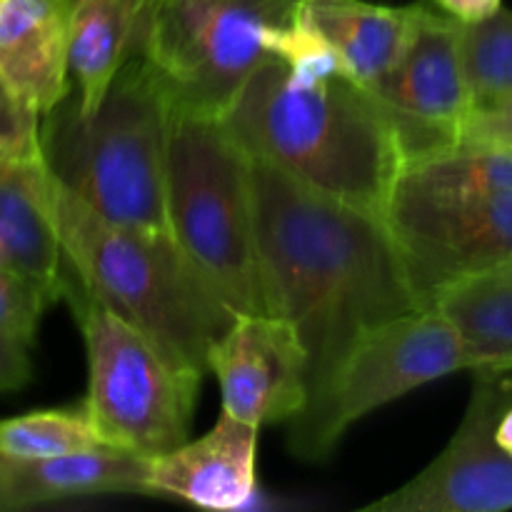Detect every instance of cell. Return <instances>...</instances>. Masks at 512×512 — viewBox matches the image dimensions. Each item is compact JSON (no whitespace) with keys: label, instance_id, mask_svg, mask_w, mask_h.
<instances>
[{"label":"cell","instance_id":"obj_1","mask_svg":"<svg viewBox=\"0 0 512 512\" xmlns=\"http://www.w3.org/2000/svg\"><path fill=\"white\" fill-rule=\"evenodd\" d=\"M253 195L265 303L298 330L313 395L365 333L428 305L383 215L308 188L260 158Z\"/></svg>","mask_w":512,"mask_h":512},{"label":"cell","instance_id":"obj_2","mask_svg":"<svg viewBox=\"0 0 512 512\" xmlns=\"http://www.w3.org/2000/svg\"><path fill=\"white\" fill-rule=\"evenodd\" d=\"M223 118L253 158L385 218L403 150L380 100L350 75L300 85L268 55Z\"/></svg>","mask_w":512,"mask_h":512},{"label":"cell","instance_id":"obj_3","mask_svg":"<svg viewBox=\"0 0 512 512\" xmlns=\"http://www.w3.org/2000/svg\"><path fill=\"white\" fill-rule=\"evenodd\" d=\"M50 218L65 265L98 303L148 335L173 363L208 373V353L235 313L170 233L105 220L48 170Z\"/></svg>","mask_w":512,"mask_h":512},{"label":"cell","instance_id":"obj_4","mask_svg":"<svg viewBox=\"0 0 512 512\" xmlns=\"http://www.w3.org/2000/svg\"><path fill=\"white\" fill-rule=\"evenodd\" d=\"M173 98L135 50L90 113L68 98L40 123L43 160L55 180L105 220L170 233L168 148Z\"/></svg>","mask_w":512,"mask_h":512},{"label":"cell","instance_id":"obj_5","mask_svg":"<svg viewBox=\"0 0 512 512\" xmlns=\"http://www.w3.org/2000/svg\"><path fill=\"white\" fill-rule=\"evenodd\" d=\"M168 225L233 313H268L255 228L253 158L220 115L173 108Z\"/></svg>","mask_w":512,"mask_h":512},{"label":"cell","instance_id":"obj_6","mask_svg":"<svg viewBox=\"0 0 512 512\" xmlns=\"http://www.w3.org/2000/svg\"><path fill=\"white\" fill-rule=\"evenodd\" d=\"M63 300L88 358L83 408L103 445L153 460L188 440L203 373L173 363L148 335L93 298L68 270Z\"/></svg>","mask_w":512,"mask_h":512},{"label":"cell","instance_id":"obj_7","mask_svg":"<svg viewBox=\"0 0 512 512\" xmlns=\"http://www.w3.org/2000/svg\"><path fill=\"white\" fill-rule=\"evenodd\" d=\"M460 370L478 373V360L435 305L390 320L365 333L313 390L303 413L290 420V453L323 463L350 425Z\"/></svg>","mask_w":512,"mask_h":512},{"label":"cell","instance_id":"obj_8","mask_svg":"<svg viewBox=\"0 0 512 512\" xmlns=\"http://www.w3.org/2000/svg\"><path fill=\"white\" fill-rule=\"evenodd\" d=\"M300 0H148L138 53L175 110L220 115L268 58L265 38L298 15Z\"/></svg>","mask_w":512,"mask_h":512},{"label":"cell","instance_id":"obj_9","mask_svg":"<svg viewBox=\"0 0 512 512\" xmlns=\"http://www.w3.org/2000/svg\"><path fill=\"white\" fill-rule=\"evenodd\" d=\"M423 305L465 275L512 263V195L395 185L385 210Z\"/></svg>","mask_w":512,"mask_h":512},{"label":"cell","instance_id":"obj_10","mask_svg":"<svg viewBox=\"0 0 512 512\" xmlns=\"http://www.w3.org/2000/svg\"><path fill=\"white\" fill-rule=\"evenodd\" d=\"M370 93L393 123L405 165L463 143L475 103L465 78L460 20L415 5L413 30L398 63Z\"/></svg>","mask_w":512,"mask_h":512},{"label":"cell","instance_id":"obj_11","mask_svg":"<svg viewBox=\"0 0 512 512\" xmlns=\"http://www.w3.org/2000/svg\"><path fill=\"white\" fill-rule=\"evenodd\" d=\"M510 378L475 373L473 398L443 453L363 512L512 510V458L495 438L500 415L512 403Z\"/></svg>","mask_w":512,"mask_h":512},{"label":"cell","instance_id":"obj_12","mask_svg":"<svg viewBox=\"0 0 512 512\" xmlns=\"http://www.w3.org/2000/svg\"><path fill=\"white\" fill-rule=\"evenodd\" d=\"M223 413L250 425L290 423L310 400V358L290 320L275 313H235L208 353Z\"/></svg>","mask_w":512,"mask_h":512},{"label":"cell","instance_id":"obj_13","mask_svg":"<svg viewBox=\"0 0 512 512\" xmlns=\"http://www.w3.org/2000/svg\"><path fill=\"white\" fill-rule=\"evenodd\" d=\"M258 425L223 413L218 423L150 460V493L203 510H240L255 498Z\"/></svg>","mask_w":512,"mask_h":512},{"label":"cell","instance_id":"obj_14","mask_svg":"<svg viewBox=\"0 0 512 512\" xmlns=\"http://www.w3.org/2000/svg\"><path fill=\"white\" fill-rule=\"evenodd\" d=\"M70 0H0V75L40 115L73 90Z\"/></svg>","mask_w":512,"mask_h":512},{"label":"cell","instance_id":"obj_15","mask_svg":"<svg viewBox=\"0 0 512 512\" xmlns=\"http://www.w3.org/2000/svg\"><path fill=\"white\" fill-rule=\"evenodd\" d=\"M0 483L8 510L98 495H153L150 460L110 445L55 458H0Z\"/></svg>","mask_w":512,"mask_h":512},{"label":"cell","instance_id":"obj_16","mask_svg":"<svg viewBox=\"0 0 512 512\" xmlns=\"http://www.w3.org/2000/svg\"><path fill=\"white\" fill-rule=\"evenodd\" d=\"M45 178V160L0 158V263L58 303L68 285V265L50 218Z\"/></svg>","mask_w":512,"mask_h":512},{"label":"cell","instance_id":"obj_17","mask_svg":"<svg viewBox=\"0 0 512 512\" xmlns=\"http://www.w3.org/2000/svg\"><path fill=\"white\" fill-rule=\"evenodd\" d=\"M298 15L330 40L355 83L373 90L403 53L415 20V5L368 0H300Z\"/></svg>","mask_w":512,"mask_h":512},{"label":"cell","instance_id":"obj_18","mask_svg":"<svg viewBox=\"0 0 512 512\" xmlns=\"http://www.w3.org/2000/svg\"><path fill=\"white\" fill-rule=\"evenodd\" d=\"M145 5L148 0H70V80L83 113L103 103L115 75L138 50Z\"/></svg>","mask_w":512,"mask_h":512},{"label":"cell","instance_id":"obj_19","mask_svg":"<svg viewBox=\"0 0 512 512\" xmlns=\"http://www.w3.org/2000/svg\"><path fill=\"white\" fill-rule=\"evenodd\" d=\"M430 305L463 335L478 373L512 375V263L453 280Z\"/></svg>","mask_w":512,"mask_h":512},{"label":"cell","instance_id":"obj_20","mask_svg":"<svg viewBox=\"0 0 512 512\" xmlns=\"http://www.w3.org/2000/svg\"><path fill=\"white\" fill-rule=\"evenodd\" d=\"M398 183L428 193L512 195V148L460 143L408 163Z\"/></svg>","mask_w":512,"mask_h":512},{"label":"cell","instance_id":"obj_21","mask_svg":"<svg viewBox=\"0 0 512 512\" xmlns=\"http://www.w3.org/2000/svg\"><path fill=\"white\" fill-rule=\"evenodd\" d=\"M83 403L78 408L33 410L0 420V458L35 460L100 448Z\"/></svg>","mask_w":512,"mask_h":512},{"label":"cell","instance_id":"obj_22","mask_svg":"<svg viewBox=\"0 0 512 512\" xmlns=\"http://www.w3.org/2000/svg\"><path fill=\"white\" fill-rule=\"evenodd\" d=\"M460 48L475 108L512 98V10L498 8L473 23L460 20Z\"/></svg>","mask_w":512,"mask_h":512},{"label":"cell","instance_id":"obj_23","mask_svg":"<svg viewBox=\"0 0 512 512\" xmlns=\"http://www.w3.org/2000/svg\"><path fill=\"white\" fill-rule=\"evenodd\" d=\"M265 50L278 58L288 68L290 78L300 85H315L335 75H348L338 50L300 15L270 30L265 38Z\"/></svg>","mask_w":512,"mask_h":512},{"label":"cell","instance_id":"obj_24","mask_svg":"<svg viewBox=\"0 0 512 512\" xmlns=\"http://www.w3.org/2000/svg\"><path fill=\"white\" fill-rule=\"evenodd\" d=\"M48 305H53V300L43 290L0 265V340L33 348Z\"/></svg>","mask_w":512,"mask_h":512},{"label":"cell","instance_id":"obj_25","mask_svg":"<svg viewBox=\"0 0 512 512\" xmlns=\"http://www.w3.org/2000/svg\"><path fill=\"white\" fill-rule=\"evenodd\" d=\"M40 118L0 75V158L15 163H40Z\"/></svg>","mask_w":512,"mask_h":512},{"label":"cell","instance_id":"obj_26","mask_svg":"<svg viewBox=\"0 0 512 512\" xmlns=\"http://www.w3.org/2000/svg\"><path fill=\"white\" fill-rule=\"evenodd\" d=\"M463 143L512 148V98L475 108L468 125H465Z\"/></svg>","mask_w":512,"mask_h":512},{"label":"cell","instance_id":"obj_27","mask_svg":"<svg viewBox=\"0 0 512 512\" xmlns=\"http://www.w3.org/2000/svg\"><path fill=\"white\" fill-rule=\"evenodd\" d=\"M30 348L0 340V393L20 390L30 380Z\"/></svg>","mask_w":512,"mask_h":512},{"label":"cell","instance_id":"obj_28","mask_svg":"<svg viewBox=\"0 0 512 512\" xmlns=\"http://www.w3.org/2000/svg\"><path fill=\"white\" fill-rule=\"evenodd\" d=\"M495 438H498L500 448L512 458V403L503 410L498 420V428H495Z\"/></svg>","mask_w":512,"mask_h":512},{"label":"cell","instance_id":"obj_29","mask_svg":"<svg viewBox=\"0 0 512 512\" xmlns=\"http://www.w3.org/2000/svg\"><path fill=\"white\" fill-rule=\"evenodd\" d=\"M0 512H8V503H5V493H3V483H0Z\"/></svg>","mask_w":512,"mask_h":512},{"label":"cell","instance_id":"obj_30","mask_svg":"<svg viewBox=\"0 0 512 512\" xmlns=\"http://www.w3.org/2000/svg\"><path fill=\"white\" fill-rule=\"evenodd\" d=\"M438 3H440V8H443V10H448V5L453 3V0H438Z\"/></svg>","mask_w":512,"mask_h":512},{"label":"cell","instance_id":"obj_31","mask_svg":"<svg viewBox=\"0 0 512 512\" xmlns=\"http://www.w3.org/2000/svg\"><path fill=\"white\" fill-rule=\"evenodd\" d=\"M0 265H3V263H0ZM3 268H5V265H3Z\"/></svg>","mask_w":512,"mask_h":512}]
</instances>
